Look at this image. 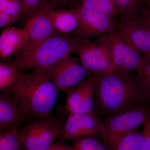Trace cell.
<instances>
[{"mask_svg": "<svg viewBox=\"0 0 150 150\" xmlns=\"http://www.w3.org/2000/svg\"><path fill=\"white\" fill-rule=\"evenodd\" d=\"M96 74L93 113L102 121L128 108L150 104V93L142 87L137 75L116 70Z\"/></svg>", "mask_w": 150, "mask_h": 150, "instance_id": "obj_1", "label": "cell"}, {"mask_svg": "<svg viewBox=\"0 0 150 150\" xmlns=\"http://www.w3.org/2000/svg\"><path fill=\"white\" fill-rule=\"evenodd\" d=\"M15 98L25 121L51 117L59 92L48 77L45 69L21 71L17 82L6 90Z\"/></svg>", "mask_w": 150, "mask_h": 150, "instance_id": "obj_2", "label": "cell"}, {"mask_svg": "<svg viewBox=\"0 0 150 150\" xmlns=\"http://www.w3.org/2000/svg\"><path fill=\"white\" fill-rule=\"evenodd\" d=\"M89 40L57 33L28 45L9 62L20 71L46 69L67 55L79 54Z\"/></svg>", "mask_w": 150, "mask_h": 150, "instance_id": "obj_3", "label": "cell"}, {"mask_svg": "<svg viewBox=\"0 0 150 150\" xmlns=\"http://www.w3.org/2000/svg\"><path fill=\"white\" fill-rule=\"evenodd\" d=\"M150 114V104L144 105L126 109L102 121V140L107 150H115L121 140L138 129Z\"/></svg>", "mask_w": 150, "mask_h": 150, "instance_id": "obj_4", "label": "cell"}, {"mask_svg": "<svg viewBox=\"0 0 150 150\" xmlns=\"http://www.w3.org/2000/svg\"><path fill=\"white\" fill-rule=\"evenodd\" d=\"M66 120L61 116L36 119L20 129L25 150H45L58 138Z\"/></svg>", "mask_w": 150, "mask_h": 150, "instance_id": "obj_5", "label": "cell"}, {"mask_svg": "<svg viewBox=\"0 0 150 150\" xmlns=\"http://www.w3.org/2000/svg\"><path fill=\"white\" fill-rule=\"evenodd\" d=\"M48 77L56 86L59 92L68 94L92 74L78 62L68 55L53 66L45 69Z\"/></svg>", "mask_w": 150, "mask_h": 150, "instance_id": "obj_6", "label": "cell"}, {"mask_svg": "<svg viewBox=\"0 0 150 150\" xmlns=\"http://www.w3.org/2000/svg\"><path fill=\"white\" fill-rule=\"evenodd\" d=\"M109 34L89 40L79 54L81 65L93 74L108 72L115 69Z\"/></svg>", "mask_w": 150, "mask_h": 150, "instance_id": "obj_7", "label": "cell"}, {"mask_svg": "<svg viewBox=\"0 0 150 150\" xmlns=\"http://www.w3.org/2000/svg\"><path fill=\"white\" fill-rule=\"evenodd\" d=\"M108 38L114 70L129 73L137 72L143 56L129 38L115 29L109 33Z\"/></svg>", "mask_w": 150, "mask_h": 150, "instance_id": "obj_8", "label": "cell"}, {"mask_svg": "<svg viewBox=\"0 0 150 150\" xmlns=\"http://www.w3.org/2000/svg\"><path fill=\"white\" fill-rule=\"evenodd\" d=\"M104 125L102 120L93 114H69L60 135V141H74L86 137L103 139Z\"/></svg>", "mask_w": 150, "mask_h": 150, "instance_id": "obj_9", "label": "cell"}, {"mask_svg": "<svg viewBox=\"0 0 150 150\" xmlns=\"http://www.w3.org/2000/svg\"><path fill=\"white\" fill-rule=\"evenodd\" d=\"M79 25L75 36L85 40L110 33L114 29L113 18L96 11L80 8L76 9Z\"/></svg>", "mask_w": 150, "mask_h": 150, "instance_id": "obj_10", "label": "cell"}, {"mask_svg": "<svg viewBox=\"0 0 150 150\" xmlns=\"http://www.w3.org/2000/svg\"><path fill=\"white\" fill-rule=\"evenodd\" d=\"M96 83V74L92 73L69 93L66 101L69 114H93Z\"/></svg>", "mask_w": 150, "mask_h": 150, "instance_id": "obj_11", "label": "cell"}, {"mask_svg": "<svg viewBox=\"0 0 150 150\" xmlns=\"http://www.w3.org/2000/svg\"><path fill=\"white\" fill-rule=\"evenodd\" d=\"M114 29L129 38L143 56L150 57V27L140 17L119 18L115 21Z\"/></svg>", "mask_w": 150, "mask_h": 150, "instance_id": "obj_12", "label": "cell"}, {"mask_svg": "<svg viewBox=\"0 0 150 150\" xmlns=\"http://www.w3.org/2000/svg\"><path fill=\"white\" fill-rule=\"evenodd\" d=\"M25 120L13 96L6 91L0 92V133L19 129Z\"/></svg>", "mask_w": 150, "mask_h": 150, "instance_id": "obj_13", "label": "cell"}, {"mask_svg": "<svg viewBox=\"0 0 150 150\" xmlns=\"http://www.w3.org/2000/svg\"><path fill=\"white\" fill-rule=\"evenodd\" d=\"M52 10L39 12L26 21L23 28L28 40V46L58 33L50 16V11Z\"/></svg>", "mask_w": 150, "mask_h": 150, "instance_id": "obj_14", "label": "cell"}, {"mask_svg": "<svg viewBox=\"0 0 150 150\" xmlns=\"http://www.w3.org/2000/svg\"><path fill=\"white\" fill-rule=\"evenodd\" d=\"M28 45V40L23 28L11 26L0 35V55L3 61L22 51Z\"/></svg>", "mask_w": 150, "mask_h": 150, "instance_id": "obj_15", "label": "cell"}, {"mask_svg": "<svg viewBox=\"0 0 150 150\" xmlns=\"http://www.w3.org/2000/svg\"><path fill=\"white\" fill-rule=\"evenodd\" d=\"M50 16L58 33L65 35H75L79 23L76 10H52L50 11Z\"/></svg>", "mask_w": 150, "mask_h": 150, "instance_id": "obj_16", "label": "cell"}, {"mask_svg": "<svg viewBox=\"0 0 150 150\" xmlns=\"http://www.w3.org/2000/svg\"><path fill=\"white\" fill-rule=\"evenodd\" d=\"M119 18L140 17L148 7L143 0H114Z\"/></svg>", "mask_w": 150, "mask_h": 150, "instance_id": "obj_17", "label": "cell"}, {"mask_svg": "<svg viewBox=\"0 0 150 150\" xmlns=\"http://www.w3.org/2000/svg\"><path fill=\"white\" fill-rule=\"evenodd\" d=\"M81 8L96 11L113 18L118 10L114 0H80Z\"/></svg>", "mask_w": 150, "mask_h": 150, "instance_id": "obj_18", "label": "cell"}, {"mask_svg": "<svg viewBox=\"0 0 150 150\" xmlns=\"http://www.w3.org/2000/svg\"><path fill=\"white\" fill-rule=\"evenodd\" d=\"M21 71L11 62L0 64V90L5 91L14 85L18 81Z\"/></svg>", "mask_w": 150, "mask_h": 150, "instance_id": "obj_19", "label": "cell"}, {"mask_svg": "<svg viewBox=\"0 0 150 150\" xmlns=\"http://www.w3.org/2000/svg\"><path fill=\"white\" fill-rule=\"evenodd\" d=\"M53 0H21L22 5V18L27 21L35 14L46 10L52 9Z\"/></svg>", "mask_w": 150, "mask_h": 150, "instance_id": "obj_20", "label": "cell"}, {"mask_svg": "<svg viewBox=\"0 0 150 150\" xmlns=\"http://www.w3.org/2000/svg\"><path fill=\"white\" fill-rule=\"evenodd\" d=\"M20 132L19 129L0 133V150H25Z\"/></svg>", "mask_w": 150, "mask_h": 150, "instance_id": "obj_21", "label": "cell"}, {"mask_svg": "<svg viewBox=\"0 0 150 150\" xmlns=\"http://www.w3.org/2000/svg\"><path fill=\"white\" fill-rule=\"evenodd\" d=\"M144 137L138 129L123 138L115 150H140Z\"/></svg>", "mask_w": 150, "mask_h": 150, "instance_id": "obj_22", "label": "cell"}, {"mask_svg": "<svg viewBox=\"0 0 150 150\" xmlns=\"http://www.w3.org/2000/svg\"><path fill=\"white\" fill-rule=\"evenodd\" d=\"M73 147L75 150H107L99 138L86 137L73 141Z\"/></svg>", "mask_w": 150, "mask_h": 150, "instance_id": "obj_23", "label": "cell"}, {"mask_svg": "<svg viewBox=\"0 0 150 150\" xmlns=\"http://www.w3.org/2000/svg\"><path fill=\"white\" fill-rule=\"evenodd\" d=\"M137 73L141 86L150 93V57L143 56L142 64Z\"/></svg>", "mask_w": 150, "mask_h": 150, "instance_id": "obj_24", "label": "cell"}, {"mask_svg": "<svg viewBox=\"0 0 150 150\" xmlns=\"http://www.w3.org/2000/svg\"><path fill=\"white\" fill-rule=\"evenodd\" d=\"M0 11L20 19L23 14L21 0H0Z\"/></svg>", "mask_w": 150, "mask_h": 150, "instance_id": "obj_25", "label": "cell"}, {"mask_svg": "<svg viewBox=\"0 0 150 150\" xmlns=\"http://www.w3.org/2000/svg\"><path fill=\"white\" fill-rule=\"evenodd\" d=\"M53 10L69 9L76 10L80 8V0H53Z\"/></svg>", "mask_w": 150, "mask_h": 150, "instance_id": "obj_26", "label": "cell"}, {"mask_svg": "<svg viewBox=\"0 0 150 150\" xmlns=\"http://www.w3.org/2000/svg\"><path fill=\"white\" fill-rule=\"evenodd\" d=\"M142 133L144 137L140 150H150V114L144 121Z\"/></svg>", "mask_w": 150, "mask_h": 150, "instance_id": "obj_27", "label": "cell"}, {"mask_svg": "<svg viewBox=\"0 0 150 150\" xmlns=\"http://www.w3.org/2000/svg\"><path fill=\"white\" fill-rule=\"evenodd\" d=\"M19 19L0 11V27H9Z\"/></svg>", "mask_w": 150, "mask_h": 150, "instance_id": "obj_28", "label": "cell"}, {"mask_svg": "<svg viewBox=\"0 0 150 150\" xmlns=\"http://www.w3.org/2000/svg\"><path fill=\"white\" fill-rule=\"evenodd\" d=\"M45 150H75L73 146H71L64 141H60L55 144L51 145Z\"/></svg>", "mask_w": 150, "mask_h": 150, "instance_id": "obj_29", "label": "cell"}, {"mask_svg": "<svg viewBox=\"0 0 150 150\" xmlns=\"http://www.w3.org/2000/svg\"><path fill=\"white\" fill-rule=\"evenodd\" d=\"M141 21L150 27V8H147L144 13L140 16Z\"/></svg>", "mask_w": 150, "mask_h": 150, "instance_id": "obj_30", "label": "cell"}, {"mask_svg": "<svg viewBox=\"0 0 150 150\" xmlns=\"http://www.w3.org/2000/svg\"><path fill=\"white\" fill-rule=\"evenodd\" d=\"M145 5L148 8H150V0H143Z\"/></svg>", "mask_w": 150, "mask_h": 150, "instance_id": "obj_31", "label": "cell"}]
</instances>
